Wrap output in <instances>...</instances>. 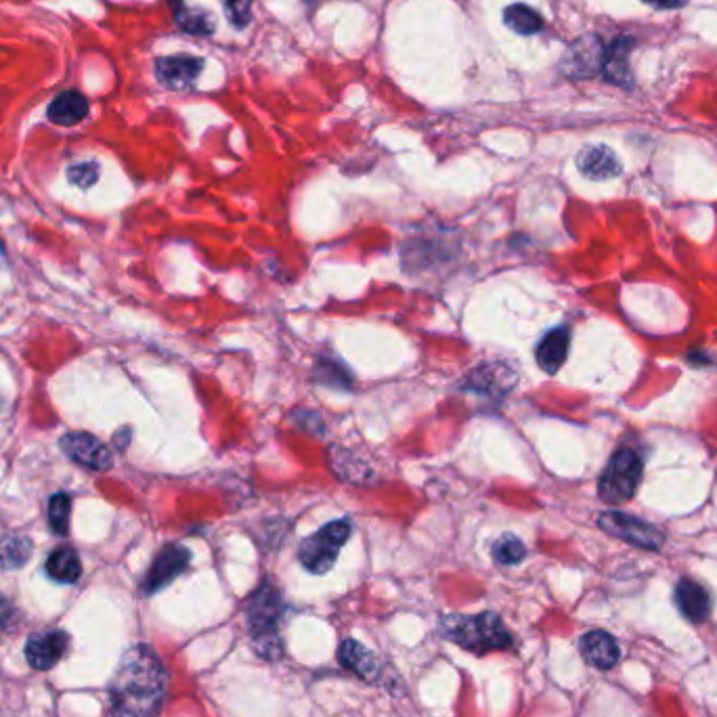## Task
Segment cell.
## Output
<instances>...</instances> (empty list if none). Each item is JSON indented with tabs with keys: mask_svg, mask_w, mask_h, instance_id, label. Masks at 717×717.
<instances>
[{
	"mask_svg": "<svg viewBox=\"0 0 717 717\" xmlns=\"http://www.w3.org/2000/svg\"><path fill=\"white\" fill-rule=\"evenodd\" d=\"M313 380L321 386L328 388H338V390H351L353 388V376L349 369L344 367V363L334 361L330 357H321L315 363L313 369Z\"/></svg>",
	"mask_w": 717,
	"mask_h": 717,
	"instance_id": "obj_23",
	"label": "cell"
},
{
	"mask_svg": "<svg viewBox=\"0 0 717 717\" xmlns=\"http://www.w3.org/2000/svg\"><path fill=\"white\" fill-rule=\"evenodd\" d=\"M634 38L632 36H619L604 51V63H602V76L623 89H632L634 76L629 70V55L634 49Z\"/></svg>",
	"mask_w": 717,
	"mask_h": 717,
	"instance_id": "obj_13",
	"label": "cell"
},
{
	"mask_svg": "<svg viewBox=\"0 0 717 717\" xmlns=\"http://www.w3.org/2000/svg\"><path fill=\"white\" fill-rule=\"evenodd\" d=\"M175 3V19L183 32L195 36H210L214 34V21L208 11L204 9H189L183 0H172Z\"/></svg>",
	"mask_w": 717,
	"mask_h": 717,
	"instance_id": "obj_24",
	"label": "cell"
},
{
	"mask_svg": "<svg viewBox=\"0 0 717 717\" xmlns=\"http://www.w3.org/2000/svg\"><path fill=\"white\" fill-rule=\"evenodd\" d=\"M642 481V460L634 449H619L615 455L608 460L600 483H598V495L606 504H623L627 499H632L638 491V485Z\"/></svg>",
	"mask_w": 717,
	"mask_h": 717,
	"instance_id": "obj_5",
	"label": "cell"
},
{
	"mask_svg": "<svg viewBox=\"0 0 717 717\" xmlns=\"http://www.w3.org/2000/svg\"><path fill=\"white\" fill-rule=\"evenodd\" d=\"M581 655L592 667L608 671L619 663L621 650L611 634L594 629V632H588L581 638Z\"/></svg>",
	"mask_w": 717,
	"mask_h": 717,
	"instance_id": "obj_16",
	"label": "cell"
},
{
	"mask_svg": "<svg viewBox=\"0 0 717 717\" xmlns=\"http://www.w3.org/2000/svg\"><path fill=\"white\" fill-rule=\"evenodd\" d=\"M223 7L229 15V21L235 28H246L252 19V0H223Z\"/></svg>",
	"mask_w": 717,
	"mask_h": 717,
	"instance_id": "obj_27",
	"label": "cell"
},
{
	"mask_svg": "<svg viewBox=\"0 0 717 717\" xmlns=\"http://www.w3.org/2000/svg\"><path fill=\"white\" fill-rule=\"evenodd\" d=\"M32 556V541L24 535L7 533L0 535V569H21Z\"/></svg>",
	"mask_w": 717,
	"mask_h": 717,
	"instance_id": "obj_21",
	"label": "cell"
},
{
	"mask_svg": "<svg viewBox=\"0 0 717 717\" xmlns=\"http://www.w3.org/2000/svg\"><path fill=\"white\" fill-rule=\"evenodd\" d=\"M114 717H151L164 699L166 671L158 655L145 644L130 646L110 682Z\"/></svg>",
	"mask_w": 717,
	"mask_h": 717,
	"instance_id": "obj_1",
	"label": "cell"
},
{
	"mask_svg": "<svg viewBox=\"0 0 717 717\" xmlns=\"http://www.w3.org/2000/svg\"><path fill=\"white\" fill-rule=\"evenodd\" d=\"M59 443H61L63 453L68 455L70 460H74L76 464L89 468V470L105 472V470H110L114 464L112 449L89 432H70V434H65V437H61Z\"/></svg>",
	"mask_w": 717,
	"mask_h": 717,
	"instance_id": "obj_9",
	"label": "cell"
},
{
	"mask_svg": "<svg viewBox=\"0 0 717 717\" xmlns=\"http://www.w3.org/2000/svg\"><path fill=\"white\" fill-rule=\"evenodd\" d=\"M189 562H191V552L185 546L170 543V546L162 548L160 554L154 558V562H151V567L141 583V590L147 596L158 594L160 590L168 588V585L181 573L187 571Z\"/></svg>",
	"mask_w": 717,
	"mask_h": 717,
	"instance_id": "obj_8",
	"label": "cell"
},
{
	"mask_svg": "<svg viewBox=\"0 0 717 717\" xmlns=\"http://www.w3.org/2000/svg\"><path fill=\"white\" fill-rule=\"evenodd\" d=\"M15 621H17L15 606L3 594H0V642H3L13 632Z\"/></svg>",
	"mask_w": 717,
	"mask_h": 717,
	"instance_id": "obj_29",
	"label": "cell"
},
{
	"mask_svg": "<svg viewBox=\"0 0 717 717\" xmlns=\"http://www.w3.org/2000/svg\"><path fill=\"white\" fill-rule=\"evenodd\" d=\"M676 604L690 623H703L711 613V598L701 583L680 579L676 585Z\"/></svg>",
	"mask_w": 717,
	"mask_h": 717,
	"instance_id": "obj_17",
	"label": "cell"
},
{
	"mask_svg": "<svg viewBox=\"0 0 717 717\" xmlns=\"http://www.w3.org/2000/svg\"><path fill=\"white\" fill-rule=\"evenodd\" d=\"M598 525L604 533L632 543V546L642 550H661L665 541V535L655 525L625 512H604L598 518Z\"/></svg>",
	"mask_w": 717,
	"mask_h": 717,
	"instance_id": "obj_6",
	"label": "cell"
},
{
	"mask_svg": "<svg viewBox=\"0 0 717 717\" xmlns=\"http://www.w3.org/2000/svg\"><path fill=\"white\" fill-rule=\"evenodd\" d=\"M204 70V59L195 55H170L156 61L158 80L172 91L191 89Z\"/></svg>",
	"mask_w": 717,
	"mask_h": 717,
	"instance_id": "obj_11",
	"label": "cell"
},
{
	"mask_svg": "<svg viewBox=\"0 0 717 717\" xmlns=\"http://www.w3.org/2000/svg\"><path fill=\"white\" fill-rule=\"evenodd\" d=\"M68 646L70 636L63 629H47V632L30 636L26 642V659L34 669L47 671L63 659V655L68 653Z\"/></svg>",
	"mask_w": 717,
	"mask_h": 717,
	"instance_id": "obj_10",
	"label": "cell"
},
{
	"mask_svg": "<svg viewBox=\"0 0 717 717\" xmlns=\"http://www.w3.org/2000/svg\"><path fill=\"white\" fill-rule=\"evenodd\" d=\"M70 514H72V497L68 493H55L49 499L47 518L51 531L59 537H65L70 531Z\"/></svg>",
	"mask_w": 717,
	"mask_h": 717,
	"instance_id": "obj_26",
	"label": "cell"
},
{
	"mask_svg": "<svg viewBox=\"0 0 717 717\" xmlns=\"http://www.w3.org/2000/svg\"><path fill=\"white\" fill-rule=\"evenodd\" d=\"M504 24L512 32H516L520 36H535V34H539L543 30L541 15L533 7L523 5V3H516V5L506 7Z\"/></svg>",
	"mask_w": 717,
	"mask_h": 717,
	"instance_id": "obj_22",
	"label": "cell"
},
{
	"mask_svg": "<svg viewBox=\"0 0 717 717\" xmlns=\"http://www.w3.org/2000/svg\"><path fill=\"white\" fill-rule=\"evenodd\" d=\"M45 571L57 583H76L82 575V564L72 548L61 546L49 554Z\"/></svg>",
	"mask_w": 717,
	"mask_h": 717,
	"instance_id": "obj_20",
	"label": "cell"
},
{
	"mask_svg": "<svg viewBox=\"0 0 717 717\" xmlns=\"http://www.w3.org/2000/svg\"><path fill=\"white\" fill-rule=\"evenodd\" d=\"M604 51L602 40L594 34L581 36L575 42H571L567 53L562 57L560 68L573 80L583 78H594L602 74V63H604Z\"/></svg>",
	"mask_w": 717,
	"mask_h": 717,
	"instance_id": "obj_7",
	"label": "cell"
},
{
	"mask_svg": "<svg viewBox=\"0 0 717 717\" xmlns=\"http://www.w3.org/2000/svg\"><path fill=\"white\" fill-rule=\"evenodd\" d=\"M491 556L497 564H502V567H514V564H520L527 558V548L516 535L508 533L493 543Z\"/></svg>",
	"mask_w": 717,
	"mask_h": 717,
	"instance_id": "obj_25",
	"label": "cell"
},
{
	"mask_svg": "<svg viewBox=\"0 0 717 717\" xmlns=\"http://www.w3.org/2000/svg\"><path fill=\"white\" fill-rule=\"evenodd\" d=\"M68 179L82 189H89L91 185L97 183L99 179V164L95 162H82V164H74L68 170Z\"/></svg>",
	"mask_w": 717,
	"mask_h": 717,
	"instance_id": "obj_28",
	"label": "cell"
},
{
	"mask_svg": "<svg viewBox=\"0 0 717 717\" xmlns=\"http://www.w3.org/2000/svg\"><path fill=\"white\" fill-rule=\"evenodd\" d=\"M89 114V101L78 91H65L53 99L47 116L57 126H76Z\"/></svg>",
	"mask_w": 717,
	"mask_h": 717,
	"instance_id": "obj_18",
	"label": "cell"
},
{
	"mask_svg": "<svg viewBox=\"0 0 717 717\" xmlns=\"http://www.w3.org/2000/svg\"><path fill=\"white\" fill-rule=\"evenodd\" d=\"M569 349H571V330L560 325V328H554L548 334H543V338L539 340L535 349L537 365L546 374L554 376L558 374V369L564 365V361H567Z\"/></svg>",
	"mask_w": 717,
	"mask_h": 717,
	"instance_id": "obj_15",
	"label": "cell"
},
{
	"mask_svg": "<svg viewBox=\"0 0 717 717\" xmlns=\"http://www.w3.org/2000/svg\"><path fill=\"white\" fill-rule=\"evenodd\" d=\"M642 3L655 9H680L686 5V0H642Z\"/></svg>",
	"mask_w": 717,
	"mask_h": 717,
	"instance_id": "obj_30",
	"label": "cell"
},
{
	"mask_svg": "<svg viewBox=\"0 0 717 717\" xmlns=\"http://www.w3.org/2000/svg\"><path fill=\"white\" fill-rule=\"evenodd\" d=\"M281 608H284V602H281L277 585H273L271 581L260 585L248 604L250 638L256 655L265 659H277L281 655V640L277 634Z\"/></svg>",
	"mask_w": 717,
	"mask_h": 717,
	"instance_id": "obj_3",
	"label": "cell"
},
{
	"mask_svg": "<svg viewBox=\"0 0 717 717\" xmlns=\"http://www.w3.org/2000/svg\"><path fill=\"white\" fill-rule=\"evenodd\" d=\"M441 636L476 655L512 646L510 632L495 613H481L474 617L449 615L441 621Z\"/></svg>",
	"mask_w": 717,
	"mask_h": 717,
	"instance_id": "obj_2",
	"label": "cell"
},
{
	"mask_svg": "<svg viewBox=\"0 0 717 717\" xmlns=\"http://www.w3.org/2000/svg\"><path fill=\"white\" fill-rule=\"evenodd\" d=\"M516 384V372L508 363H487L476 367L468 376L466 386H470L478 395L504 397Z\"/></svg>",
	"mask_w": 717,
	"mask_h": 717,
	"instance_id": "obj_12",
	"label": "cell"
},
{
	"mask_svg": "<svg viewBox=\"0 0 717 717\" xmlns=\"http://www.w3.org/2000/svg\"><path fill=\"white\" fill-rule=\"evenodd\" d=\"M338 661L351 669L353 673H357L359 678L363 680H376L380 665L374 657L372 650H367L363 644L355 642V640H344L338 648Z\"/></svg>",
	"mask_w": 717,
	"mask_h": 717,
	"instance_id": "obj_19",
	"label": "cell"
},
{
	"mask_svg": "<svg viewBox=\"0 0 717 717\" xmlns=\"http://www.w3.org/2000/svg\"><path fill=\"white\" fill-rule=\"evenodd\" d=\"M577 168L592 181H608L621 175V164L615 151L606 145H590L577 156Z\"/></svg>",
	"mask_w": 717,
	"mask_h": 717,
	"instance_id": "obj_14",
	"label": "cell"
},
{
	"mask_svg": "<svg viewBox=\"0 0 717 717\" xmlns=\"http://www.w3.org/2000/svg\"><path fill=\"white\" fill-rule=\"evenodd\" d=\"M353 535V523L346 518L332 520L313 535L304 537L298 548V560L311 575H325L334 569L340 550Z\"/></svg>",
	"mask_w": 717,
	"mask_h": 717,
	"instance_id": "obj_4",
	"label": "cell"
}]
</instances>
